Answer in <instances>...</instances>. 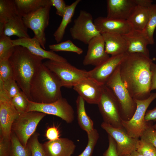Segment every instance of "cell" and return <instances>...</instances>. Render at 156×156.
Wrapping results in <instances>:
<instances>
[{"instance_id":"obj_44","label":"cell","mask_w":156,"mask_h":156,"mask_svg":"<svg viewBox=\"0 0 156 156\" xmlns=\"http://www.w3.org/2000/svg\"><path fill=\"white\" fill-rule=\"evenodd\" d=\"M151 91L156 90V64L153 62L151 66Z\"/></svg>"},{"instance_id":"obj_18","label":"cell","mask_w":156,"mask_h":156,"mask_svg":"<svg viewBox=\"0 0 156 156\" xmlns=\"http://www.w3.org/2000/svg\"><path fill=\"white\" fill-rule=\"evenodd\" d=\"M14 46H20L25 47L34 55L43 59L60 62H67L65 58L56 53L54 51H47L41 46L38 40L34 37L31 38H18L12 40Z\"/></svg>"},{"instance_id":"obj_15","label":"cell","mask_w":156,"mask_h":156,"mask_svg":"<svg viewBox=\"0 0 156 156\" xmlns=\"http://www.w3.org/2000/svg\"><path fill=\"white\" fill-rule=\"evenodd\" d=\"M88 44V50L83 62L84 65L96 66L110 57L106 52L105 42L101 34L93 38Z\"/></svg>"},{"instance_id":"obj_9","label":"cell","mask_w":156,"mask_h":156,"mask_svg":"<svg viewBox=\"0 0 156 156\" xmlns=\"http://www.w3.org/2000/svg\"><path fill=\"white\" fill-rule=\"evenodd\" d=\"M27 112L36 111L57 116L66 123H72L74 119V111L67 100L62 97L49 103H36L28 100Z\"/></svg>"},{"instance_id":"obj_37","label":"cell","mask_w":156,"mask_h":156,"mask_svg":"<svg viewBox=\"0 0 156 156\" xmlns=\"http://www.w3.org/2000/svg\"><path fill=\"white\" fill-rule=\"evenodd\" d=\"M136 151L144 156H156V148L150 142L140 138L137 145Z\"/></svg>"},{"instance_id":"obj_16","label":"cell","mask_w":156,"mask_h":156,"mask_svg":"<svg viewBox=\"0 0 156 156\" xmlns=\"http://www.w3.org/2000/svg\"><path fill=\"white\" fill-rule=\"evenodd\" d=\"M103 85L88 77L73 87L86 102L90 104H97L102 95Z\"/></svg>"},{"instance_id":"obj_24","label":"cell","mask_w":156,"mask_h":156,"mask_svg":"<svg viewBox=\"0 0 156 156\" xmlns=\"http://www.w3.org/2000/svg\"><path fill=\"white\" fill-rule=\"evenodd\" d=\"M27 29L22 17L18 15L4 24L0 25V34L9 37L16 36L18 38H29Z\"/></svg>"},{"instance_id":"obj_46","label":"cell","mask_w":156,"mask_h":156,"mask_svg":"<svg viewBox=\"0 0 156 156\" xmlns=\"http://www.w3.org/2000/svg\"><path fill=\"white\" fill-rule=\"evenodd\" d=\"M153 128L156 131V123L154 124V125H152Z\"/></svg>"},{"instance_id":"obj_21","label":"cell","mask_w":156,"mask_h":156,"mask_svg":"<svg viewBox=\"0 0 156 156\" xmlns=\"http://www.w3.org/2000/svg\"><path fill=\"white\" fill-rule=\"evenodd\" d=\"M124 36L128 43L126 52L128 54H140L150 57L147 48L150 43L144 30L133 29L130 32Z\"/></svg>"},{"instance_id":"obj_43","label":"cell","mask_w":156,"mask_h":156,"mask_svg":"<svg viewBox=\"0 0 156 156\" xmlns=\"http://www.w3.org/2000/svg\"><path fill=\"white\" fill-rule=\"evenodd\" d=\"M45 135L49 141H53L60 138V133L57 128L54 126L47 129Z\"/></svg>"},{"instance_id":"obj_42","label":"cell","mask_w":156,"mask_h":156,"mask_svg":"<svg viewBox=\"0 0 156 156\" xmlns=\"http://www.w3.org/2000/svg\"><path fill=\"white\" fill-rule=\"evenodd\" d=\"M10 140L0 138V156H10Z\"/></svg>"},{"instance_id":"obj_35","label":"cell","mask_w":156,"mask_h":156,"mask_svg":"<svg viewBox=\"0 0 156 156\" xmlns=\"http://www.w3.org/2000/svg\"><path fill=\"white\" fill-rule=\"evenodd\" d=\"M88 141V144L82 152L77 156H92L95 146L99 138V134L96 129L87 133Z\"/></svg>"},{"instance_id":"obj_7","label":"cell","mask_w":156,"mask_h":156,"mask_svg":"<svg viewBox=\"0 0 156 156\" xmlns=\"http://www.w3.org/2000/svg\"><path fill=\"white\" fill-rule=\"evenodd\" d=\"M46 114L36 111L20 114L14 121L12 131L23 145L26 146L30 137L35 132L39 123Z\"/></svg>"},{"instance_id":"obj_38","label":"cell","mask_w":156,"mask_h":156,"mask_svg":"<svg viewBox=\"0 0 156 156\" xmlns=\"http://www.w3.org/2000/svg\"><path fill=\"white\" fill-rule=\"evenodd\" d=\"M12 78L13 70L9 60L0 61V79L4 82Z\"/></svg>"},{"instance_id":"obj_25","label":"cell","mask_w":156,"mask_h":156,"mask_svg":"<svg viewBox=\"0 0 156 156\" xmlns=\"http://www.w3.org/2000/svg\"><path fill=\"white\" fill-rule=\"evenodd\" d=\"M18 14L22 17L52 4L50 0H14Z\"/></svg>"},{"instance_id":"obj_28","label":"cell","mask_w":156,"mask_h":156,"mask_svg":"<svg viewBox=\"0 0 156 156\" xmlns=\"http://www.w3.org/2000/svg\"><path fill=\"white\" fill-rule=\"evenodd\" d=\"M19 15L14 0H0V25Z\"/></svg>"},{"instance_id":"obj_17","label":"cell","mask_w":156,"mask_h":156,"mask_svg":"<svg viewBox=\"0 0 156 156\" xmlns=\"http://www.w3.org/2000/svg\"><path fill=\"white\" fill-rule=\"evenodd\" d=\"M94 22L101 34L109 32L124 35L129 33L133 29L132 25L128 20L100 16L95 18Z\"/></svg>"},{"instance_id":"obj_45","label":"cell","mask_w":156,"mask_h":156,"mask_svg":"<svg viewBox=\"0 0 156 156\" xmlns=\"http://www.w3.org/2000/svg\"><path fill=\"white\" fill-rule=\"evenodd\" d=\"M130 154L131 156H144L139 153L136 150L133 151Z\"/></svg>"},{"instance_id":"obj_20","label":"cell","mask_w":156,"mask_h":156,"mask_svg":"<svg viewBox=\"0 0 156 156\" xmlns=\"http://www.w3.org/2000/svg\"><path fill=\"white\" fill-rule=\"evenodd\" d=\"M153 2L151 0L135 1L136 5L128 20L134 29L144 30L148 19Z\"/></svg>"},{"instance_id":"obj_12","label":"cell","mask_w":156,"mask_h":156,"mask_svg":"<svg viewBox=\"0 0 156 156\" xmlns=\"http://www.w3.org/2000/svg\"><path fill=\"white\" fill-rule=\"evenodd\" d=\"M19 114L13 106L11 99L0 87V138L10 140L12 124Z\"/></svg>"},{"instance_id":"obj_36","label":"cell","mask_w":156,"mask_h":156,"mask_svg":"<svg viewBox=\"0 0 156 156\" xmlns=\"http://www.w3.org/2000/svg\"><path fill=\"white\" fill-rule=\"evenodd\" d=\"M0 86L11 99L21 91L13 78L4 82L0 79Z\"/></svg>"},{"instance_id":"obj_6","label":"cell","mask_w":156,"mask_h":156,"mask_svg":"<svg viewBox=\"0 0 156 156\" xmlns=\"http://www.w3.org/2000/svg\"><path fill=\"white\" fill-rule=\"evenodd\" d=\"M156 99V92L151 93L145 99H134L137 108L133 115L129 120L122 121L123 127L131 137L136 139L140 138L149 126L148 122L144 120L145 114L150 105Z\"/></svg>"},{"instance_id":"obj_4","label":"cell","mask_w":156,"mask_h":156,"mask_svg":"<svg viewBox=\"0 0 156 156\" xmlns=\"http://www.w3.org/2000/svg\"><path fill=\"white\" fill-rule=\"evenodd\" d=\"M105 85L111 90L118 102L122 120H130L136 110L137 104L122 80L119 66Z\"/></svg>"},{"instance_id":"obj_31","label":"cell","mask_w":156,"mask_h":156,"mask_svg":"<svg viewBox=\"0 0 156 156\" xmlns=\"http://www.w3.org/2000/svg\"><path fill=\"white\" fill-rule=\"evenodd\" d=\"M156 27V4H153L150 9L148 19L144 30L150 44L154 43V32Z\"/></svg>"},{"instance_id":"obj_39","label":"cell","mask_w":156,"mask_h":156,"mask_svg":"<svg viewBox=\"0 0 156 156\" xmlns=\"http://www.w3.org/2000/svg\"><path fill=\"white\" fill-rule=\"evenodd\" d=\"M140 138L151 143L156 148V131L149 124Z\"/></svg>"},{"instance_id":"obj_40","label":"cell","mask_w":156,"mask_h":156,"mask_svg":"<svg viewBox=\"0 0 156 156\" xmlns=\"http://www.w3.org/2000/svg\"><path fill=\"white\" fill-rule=\"evenodd\" d=\"M109 146L103 154V156H118L117 151L116 144L113 138L108 135Z\"/></svg>"},{"instance_id":"obj_47","label":"cell","mask_w":156,"mask_h":156,"mask_svg":"<svg viewBox=\"0 0 156 156\" xmlns=\"http://www.w3.org/2000/svg\"><path fill=\"white\" fill-rule=\"evenodd\" d=\"M122 156H131V155H130V154H128V155H123Z\"/></svg>"},{"instance_id":"obj_8","label":"cell","mask_w":156,"mask_h":156,"mask_svg":"<svg viewBox=\"0 0 156 156\" xmlns=\"http://www.w3.org/2000/svg\"><path fill=\"white\" fill-rule=\"evenodd\" d=\"M97 105L104 122L116 128L123 127L118 102L105 84L103 86L102 95Z\"/></svg>"},{"instance_id":"obj_2","label":"cell","mask_w":156,"mask_h":156,"mask_svg":"<svg viewBox=\"0 0 156 156\" xmlns=\"http://www.w3.org/2000/svg\"><path fill=\"white\" fill-rule=\"evenodd\" d=\"M9 59L13 70V78L30 100V90L32 80L42 65V58L31 52L25 47L15 46Z\"/></svg>"},{"instance_id":"obj_23","label":"cell","mask_w":156,"mask_h":156,"mask_svg":"<svg viewBox=\"0 0 156 156\" xmlns=\"http://www.w3.org/2000/svg\"><path fill=\"white\" fill-rule=\"evenodd\" d=\"M101 34L105 42V51L107 54L114 56L126 53L128 43L124 35L109 32Z\"/></svg>"},{"instance_id":"obj_3","label":"cell","mask_w":156,"mask_h":156,"mask_svg":"<svg viewBox=\"0 0 156 156\" xmlns=\"http://www.w3.org/2000/svg\"><path fill=\"white\" fill-rule=\"evenodd\" d=\"M61 82L56 75L42 64L31 83L30 100L40 103L55 102L62 97Z\"/></svg>"},{"instance_id":"obj_41","label":"cell","mask_w":156,"mask_h":156,"mask_svg":"<svg viewBox=\"0 0 156 156\" xmlns=\"http://www.w3.org/2000/svg\"><path fill=\"white\" fill-rule=\"evenodd\" d=\"M52 6L55 7L56 9V13L62 17L64 14L67 5L63 0H50Z\"/></svg>"},{"instance_id":"obj_27","label":"cell","mask_w":156,"mask_h":156,"mask_svg":"<svg viewBox=\"0 0 156 156\" xmlns=\"http://www.w3.org/2000/svg\"><path fill=\"white\" fill-rule=\"evenodd\" d=\"M81 1V0H76L70 5H67L62 21L53 34L55 39L57 43H60L63 39L66 29L68 25L71 22L76 8Z\"/></svg>"},{"instance_id":"obj_32","label":"cell","mask_w":156,"mask_h":156,"mask_svg":"<svg viewBox=\"0 0 156 156\" xmlns=\"http://www.w3.org/2000/svg\"><path fill=\"white\" fill-rule=\"evenodd\" d=\"M10 156H30L27 146L23 145L16 135L12 131Z\"/></svg>"},{"instance_id":"obj_26","label":"cell","mask_w":156,"mask_h":156,"mask_svg":"<svg viewBox=\"0 0 156 156\" xmlns=\"http://www.w3.org/2000/svg\"><path fill=\"white\" fill-rule=\"evenodd\" d=\"M85 101L79 95L76 100L78 123L80 128L88 133L94 129L93 121L87 115L85 107Z\"/></svg>"},{"instance_id":"obj_22","label":"cell","mask_w":156,"mask_h":156,"mask_svg":"<svg viewBox=\"0 0 156 156\" xmlns=\"http://www.w3.org/2000/svg\"><path fill=\"white\" fill-rule=\"evenodd\" d=\"M42 144L47 156H71L76 148L74 142L66 138L49 141Z\"/></svg>"},{"instance_id":"obj_5","label":"cell","mask_w":156,"mask_h":156,"mask_svg":"<svg viewBox=\"0 0 156 156\" xmlns=\"http://www.w3.org/2000/svg\"><path fill=\"white\" fill-rule=\"evenodd\" d=\"M42 64L56 75L60 81L62 87H73L88 77V71L78 69L67 61L60 62L48 60Z\"/></svg>"},{"instance_id":"obj_34","label":"cell","mask_w":156,"mask_h":156,"mask_svg":"<svg viewBox=\"0 0 156 156\" xmlns=\"http://www.w3.org/2000/svg\"><path fill=\"white\" fill-rule=\"evenodd\" d=\"M29 99L22 91L11 99L12 103L19 114L27 112L29 105Z\"/></svg>"},{"instance_id":"obj_19","label":"cell","mask_w":156,"mask_h":156,"mask_svg":"<svg viewBox=\"0 0 156 156\" xmlns=\"http://www.w3.org/2000/svg\"><path fill=\"white\" fill-rule=\"evenodd\" d=\"M107 17L128 20L136 4L134 0H107Z\"/></svg>"},{"instance_id":"obj_30","label":"cell","mask_w":156,"mask_h":156,"mask_svg":"<svg viewBox=\"0 0 156 156\" xmlns=\"http://www.w3.org/2000/svg\"><path fill=\"white\" fill-rule=\"evenodd\" d=\"M39 133L35 132L28 140L26 146L30 156H47L43 146L38 140Z\"/></svg>"},{"instance_id":"obj_10","label":"cell","mask_w":156,"mask_h":156,"mask_svg":"<svg viewBox=\"0 0 156 156\" xmlns=\"http://www.w3.org/2000/svg\"><path fill=\"white\" fill-rule=\"evenodd\" d=\"M51 6L52 4L47 5L22 17L25 25L28 28L33 31L35 35L34 37L44 49L46 43L45 30L49 25Z\"/></svg>"},{"instance_id":"obj_1","label":"cell","mask_w":156,"mask_h":156,"mask_svg":"<svg viewBox=\"0 0 156 156\" xmlns=\"http://www.w3.org/2000/svg\"><path fill=\"white\" fill-rule=\"evenodd\" d=\"M153 62L150 57L135 53L128 54L119 65L122 80L134 99L143 100L150 95Z\"/></svg>"},{"instance_id":"obj_33","label":"cell","mask_w":156,"mask_h":156,"mask_svg":"<svg viewBox=\"0 0 156 156\" xmlns=\"http://www.w3.org/2000/svg\"><path fill=\"white\" fill-rule=\"evenodd\" d=\"M49 47V49L54 52L68 51L74 52L79 55L83 52V51L81 48L77 46L70 40L57 44L50 45Z\"/></svg>"},{"instance_id":"obj_11","label":"cell","mask_w":156,"mask_h":156,"mask_svg":"<svg viewBox=\"0 0 156 156\" xmlns=\"http://www.w3.org/2000/svg\"><path fill=\"white\" fill-rule=\"evenodd\" d=\"M70 32L73 39L86 44L93 38L101 34L94 23L92 14L83 10L80 11L78 16L74 20Z\"/></svg>"},{"instance_id":"obj_29","label":"cell","mask_w":156,"mask_h":156,"mask_svg":"<svg viewBox=\"0 0 156 156\" xmlns=\"http://www.w3.org/2000/svg\"><path fill=\"white\" fill-rule=\"evenodd\" d=\"M15 47L10 37L0 34V61L9 60Z\"/></svg>"},{"instance_id":"obj_13","label":"cell","mask_w":156,"mask_h":156,"mask_svg":"<svg viewBox=\"0 0 156 156\" xmlns=\"http://www.w3.org/2000/svg\"><path fill=\"white\" fill-rule=\"evenodd\" d=\"M101 127L115 141L118 156L130 154L136 150L137 145L139 139L130 136L123 127H114L104 122L101 124Z\"/></svg>"},{"instance_id":"obj_14","label":"cell","mask_w":156,"mask_h":156,"mask_svg":"<svg viewBox=\"0 0 156 156\" xmlns=\"http://www.w3.org/2000/svg\"><path fill=\"white\" fill-rule=\"evenodd\" d=\"M128 55L125 53L111 56L101 64L88 71V77L93 79L101 85L105 84Z\"/></svg>"}]
</instances>
